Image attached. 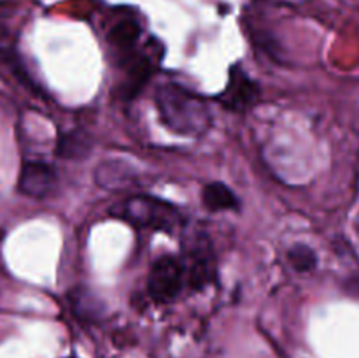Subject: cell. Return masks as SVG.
I'll return each mask as SVG.
<instances>
[{
    "instance_id": "cell-1",
    "label": "cell",
    "mask_w": 359,
    "mask_h": 358,
    "mask_svg": "<svg viewBox=\"0 0 359 358\" xmlns=\"http://www.w3.org/2000/svg\"><path fill=\"white\" fill-rule=\"evenodd\" d=\"M154 105L161 125L181 137H202L209 132L212 112L203 97L179 83L160 84L154 91Z\"/></svg>"
},
{
    "instance_id": "cell-6",
    "label": "cell",
    "mask_w": 359,
    "mask_h": 358,
    "mask_svg": "<svg viewBox=\"0 0 359 358\" xmlns=\"http://www.w3.org/2000/svg\"><path fill=\"white\" fill-rule=\"evenodd\" d=\"M56 183H58V174L53 165L39 160H28L21 165L18 188L23 195L32 199H44L51 195L53 190L56 188Z\"/></svg>"
},
{
    "instance_id": "cell-8",
    "label": "cell",
    "mask_w": 359,
    "mask_h": 358,
    "mask_svg": "<svg viewBox=\"0 0 359 358\" xmlns=\"http://www.w3.org/2000/svg\"><path fill=\"white\" fill-rule=\"evenodd\" d=\"M202 202L210 213H224V211L241 209V199L228 185L221 181L207 183L202 190Z\"/></svg>"
},
{
    "instance_id": "cell-7",
    "label": "cell",
    "mask_w": 359,
    "mask_h": 358,
    "mask_svg": "<svg viewBox=\"0 0 359 358\" xmlns=\"http://www.w3.org/2000/svg\"><path fill=\"white\" fill-rule=\"evenodd\" d=\"M140 32L142 30H140L139 21L132 20V18H126V20L118 21V23L109 30L107 41L109 44L114 48V51L119 53L123 60H126L130 55H133V53L137 51Z\"/></svg>"
},
{
    "instance_id": "cell-10",
    "label": "cell",
    "mask_w": 359,
    "mask_h": 358,
    "mask_svg": "<svg viewBox=\"0 0 359 358\" xmlns=\"http://www.w3.org/2000/svg\"><path fill=\"white\" fill-rule=\"evenodd\" d=\"M90 150V140L88 137L81 135L79 132L67 133L58 142V154L63 158H79L88 154Z\"/></svg>"
},
{
    "instance_id": "cell-11",
    "label": "cell",
    "mask_w": 359,
    "mask_h": 358,
    "mask_svg": "<svg viewBox=\"0 0 359 358\" xmlns=\"http://www.w3.org/2000/svg\"><path fill=\"white\" fill-rule=\"evenodd\" d=\"M69 358H76V357H69Z\"/></svg>"
},
{
    "instance_id": "cell-2",
    "label": "cell",
    "mask_w": 359,
    "mask_h": 358,
    "mask_svg": "<svg viewBox=\"0 0 359 358\" xmlns=\"http://www.w3.org/2000/svg\"><path fill=\"white\" fill-rule=\"evenodd\" d=\"M111 216L126 221L140 230L172 234L182 223V213L177 206L153 195H130L112 206Z\"/></svg>"
},
{
    "instance_id": "cell-3",
    "label": "cell",
    "mask_w": 359,
    "mask_h": 358,
    "mask_svg": "<svg viewBox=\"0 0 359 358\" xmlns=\"http://www.w3.org/2000/svg\"><path fill=\"white\" fill-rule=\"evenodd\" d=\"M184 284L186 269L182 258L167 253L154 260L147 279V291L156 304H170L177 300Z\"/></svg>"
},
{
    "instance_id": "cell-5",
    "label": "cell",
    "mask_w": 359,
    "mask_h": 358,
    "mask_svg": "<svg viewBox=\"0 0 359 358\" xmlns=\"http://www.w3.org/2000/svg\"><path fill=\"white\" fill-rule=\"evenodd\" d=\"M259 97H262L259 84L241 65H231L226 86L217 97L221 105L228 111L245 112L259 100Z\"/></svg>"
},
{
    "instance_id": "cell-9",
    "label": "cell",
    "mask_w": 359,
    "mask_h": 358,
    "mask_svg": "<svg viewBox=\"0 0 359 358\" xmlns=\"http://www.w3.org/2000/svg\"><path fill=\"white\" fill-rule=\"evenodd\" d=\"M287 262L297 272L307 274L318 267V255H316L311 246L304 244V242H297V244L287 249Z\"/></svg>"
},
{
    "instance_id": "cell-4",
    "label": "cell",
    "mask_w": 359,
    "mask_h": 358,
    "mask_svg": "<svg viewBox=\"0 0 359 358\" xmlns=\"http://www.w3.org/2000/svg\"><path fill=\"white\" fill-rule=\"evenodd\" d=\"M186 284L198 291L216 281L217 267L212 246L205 234H193L184 246Z\"/></svg>"
}]
</instances>
